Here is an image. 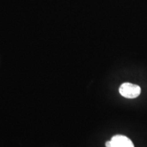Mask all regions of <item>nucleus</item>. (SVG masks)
Instances as JSON below:
<instances>
[{"mask_svg":"<svg viewBox=\"0 0 147 147\" xmlns=\"http://www.w3.org/2000/svg\"><path fill=\"white\" fill-rule=\"evenodd\" d=\"M119 93L125 98L134 99L138 97L140 94L141 88L137 84L130 82H125L119 87Z\"/></svg>","mask_w":147,"mask_h":147,"instance_id":"f257e3e1","label":"nucleus"},{"mask_svg":"<svg viewBox=\"0 0 147 147\" xmlns=\"http://www.w3.org/2000/svg\"><path fill=\"white\" fill-rule=\"evenodd\" d=\"M114 147H134L132 141L123 135H116L111 139Z\"/></svg>","mask_w":147,"mask_h":147,"instance_id":"f03ea898","label":"nucleus"},{"mask_svg":"<svg viewBox=\"0 0 147 147\" xmlns=\"http://www.w3.org/2000/svg\"><path fill=\"white\" fill-rule=\"evenodd\" d=\"M106 147H114L113 145V143H112L111 140L108 141V142H106Z\"/></svg>","mask_w":147,"mask_h":147,"instance_id":"7ed1b4c3","label":"nucleus"}]
</instances>
